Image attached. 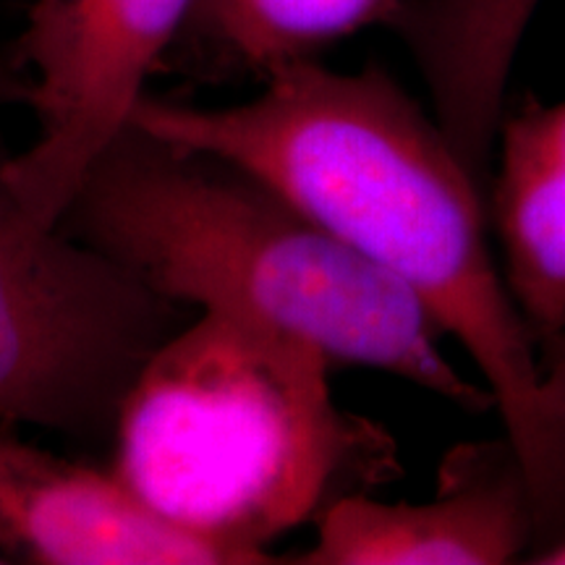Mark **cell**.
Instances as JSON below:
<instances>
[{
  "mask_svg": "<svg viewBox=\"0 0 565 565\" xmlns=\"http://www.w3.org/2000/svg\"><path fill=\"white\" fill-rule=\"evenodd\" d=\"M0 555L42 565H225L160 524L113 471L68 461L0 424Z\"/></svg>",
  "mask_w": 565,
  "mask_h": 565,
  "instance_id": "52a82bcc",
  "label": "cell"
},
{
  "mask_svg": "<svg viewBox=\"0 0 565 565\" xmlns=\"http://www.w3.org/2000/svg\"><path fill=\"white\" fill-rule=\"evenodd\" d=\"M3 97H19V79L11 68L0 66V100Z\"/></svg>",
  "mask_w": 565,
  "mask_h": 565,
  "instance_id": "4fadbf2b",
  "label": "cell"
},
{
  "mask_svg": "<svg viewBox=\"0 0 565 565\" xmlns=\"http://www.w3.org/2000/svg\"><path fill=\"white\" fill-rule=\"evenodd\" d=\"M540 362L555 412L565 422V330L540 341Z\"/></svg>",
  "mask_w": 565,
  "mask_h": 565,
  "instance_id": "8fae6325",
  "label": "cell"
},
{
  "mask_svg": "<svg viewBox=\"0 0 565 565\" xmlns=\"http://www.w3.org/2000/svg\"><path fill=\"white\" fill-rule=\"evenodd\" d=\"M263 82L223 108L145 95L131 124L246 173L408 288L492 395L532 487L536 550L561 540L565 422L492 244L479 175L383 68L312 58Z\"/></svg>",
  "mask_w": 565,
  "mask_h": 565,
  "instance_id": "6da1fadb",
  "label": "cell"
},
{
  "mask_svg": "<svg viewBox=\"0 0 565 565\" xmlns=\"http://www.w3.org/2000/svg\"><path fill=\"white\" fill-rule=\"evenodd\" d=\"M542 0H401L387 30L427 84L433 116L477 175L503 124L513 61Z\"/></svg>",
  "mask_w": 565,
  "mask_h": 565,
  "instance_id": "ba28073f",
  "label": "cell"
},
{
  "mask_svg": "<svg viewBox=\"0 0 565 565\" xmlns=\"http://www.w3.org/2000/svg\"><path fill=\"white\" fill-rule=\"evenodd\" d=\"M532 563H545V565H565V536L550 542V545L540 547L534 557H529Z\"/></svg>",
  "mask_w": 565,
  "mask_h": 565,
  "instance_id": "7c38bea8",
  "label": "cell"
},
{
  "mask_svg": "<svg viewBox=\"0 0 565 565\" xmlns=\"http://www.w3.org/2000/svg\"><path fill=\"white\" fill-rule=\"evenodd\" d=\"M200 312L126 393L110 471L225 565L270 563L278 536L398 475V450L338 404L320 349L225 309Z\"/></svg>",
  "mask_w": 565,
  "mask_h": 565,
  "instance_id": "3957f363",
  "label": "cell"
},
{
  "mask_svg": "<svg viewBox=\"0 0 565 565\" xmlns=\"http://www.w3.org/2000/svg\"><path fill=\"white\" fill-rule=\"evenodd\" d=\"M0 145V424L113 433L179 307L108 252L38 221L6 179Z\"/></svg>",
  "mask_w": 565,
  "mask_h": 565,
  "instance_id": "277c9868",
  "label": "cell"
},
{
  "mask_svg": "<svg viewBox=\"0 0 565 565\" xmlns=\"http://www.w3.org/2000/svg\"><path fill=\"white\" fill-rule=\"evenodd\" d=\"M196 0H34L11 55L38 137L9 154L6 179L32 212L58 225L95 162L131 126L147 79Z\"/></svg>",
  "mask_w": 565,
  "mask_h": 565,
  "instance_id": "5b68a950",
  "label": "cell"
},
{
  "mask_svg": "<svg viewBox=\"0 0 565 565\" xmlns=\"http://www.w3.org/2000/svg\"><path fill=\"white\" fill-rule=\"evenodd\" d=\"M303 565H505L540 545L532 487L511 440L458 445L419 503L351 492L317 515Z\"/></svg>",
  "mask_w": 565,
  "mask_h": 565,
  "instance_id": "8992f818",
  "label": "cell"
},
{
  "mask_svg": "<svg viewBox=\"0 0 565 565\" xmlns=\"http://www.w3.org/2000/svg\"><path fill=\"white\" fill-rule=\"evenodd\" d=\"M561 333H563V330H561Z\"/></svg>",
  "mask_w": 565,
  "mask_h": 565,
  "instance_id": "9a60e30c",
  "label": "cell"
},
{
  "mask_svg": "<svg viewBox=\"0 0 565 565\" xmlns=\"http://www.w3.org/2000/svg\"><path fill=\"white\" fill-rule=\"evenodd\" d=\"M494 147V246L540 343L565 330V100L503 118Z\"/></svg>",
  "mask_w": 565,
  "mask_h": 565,
  "instance_id": "9c48e42d",
  "label": "cell"
},
{
  "mask_svg": "<svg viewBox=\"0 0 565 565\" xmlns=\"http://www.w3.org/2000/svg\"><path fill=\"white\" fill-rule=\"evenodd\" d=\"M175 303L225 309L450 401L490 412L445 333L391 273L249 175L129 126L58 223Z\"/></svg>",
  "mask_w": 565,
  "mask_h": 565,
  "instance_id": "7a4b0ae2",
  "label": "cell"
},
{
  "mask_svg": "<svg viewBox=\"0 0 565 565\" xmlns=\"http://www.w3.org/2000/svg\"><path fill=\"white\" fill-rule=\"evenodd\" d=\"M0 563H6V557H3V555H0Z\"/></svg>",
  "mask_w": 565,
  "mask_h": 565,
  "instance_id": "5bb4252c",
  "label": "cell"
},
{
  "mask_svg": "<svg viewBox=\"0 0 565 565\" xmlns=\"http://www.w3.org/2000/svg\"><path fill=\"white\" fill-rule=\"evenodd\" d=\"M398 6L401 0H196L162 68L175 61L204 76L246 71L265 79L366 26H387Z\"/></svg>",
  "mask_w": 565,
  "mask_h": 565,
  "instance_id": "30bf717a",
  "label": "cell"
}]
</instances>
